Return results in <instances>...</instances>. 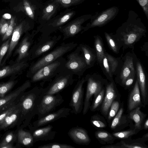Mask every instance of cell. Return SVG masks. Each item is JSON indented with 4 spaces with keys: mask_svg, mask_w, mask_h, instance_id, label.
I'll use <instances>...</instances> for the list:
<instances>
[{
    "mask_svg": "<svg viewBox=\"0 0 148 148\" xmlns=\"http://www.w3.org/2000/svg\"><path fill=\"white\" fill-rule=\"evenodd\" d=\"M145 27L139 20L129 19L117 30L114 36L123 50H133L134 45L145 35Z\"/></svg>",
    "mask_w": 148,
    "mask_h": 148,
    "instance_id": "cell-1",
    "label": "cell"
},
{
    "mask_svg": "<svg viewBox=\"0 0 148 148\" xmlns=\"http://www.w3.org/2000/svg\"><path fill=\"white\" fill-rule=\"evenodd\" d=\"M77 46V44L73 42L63 43L56 47L51 51L40 57L30 66L26 76L30 78L38 69L50 64L71 51Z\"/></svg>",
    "mask_w": 148,
    "mask_h": 148,
    "instance_id": "cell-2",
    "label": "cell"
},
{
    "mask_svg": "<svg viewBox=\"0 0 148 148\" xmlns=\"http://www.w3.org/2000/svg\"><path fill=\"white\" fill-rule=\"evenodd\" d=\"M43 88L38 86L33 88L24 93L21 103L22 113L28 123L37 114L39 106L43 96Z\"/></svg>",
    "mask_w": 148,
    "mask_h": 148,
    "instance_id": "cell-3",
    "label": "cell"
},
{
    "mask_svg": "<svg viewBox=\"0 0 148 148\" xmlns=\"http://www.w3.org/2000/svg\"><path fill=\"white\" fill-rule=\"evenodd\" d=\"M85 77L87 86L82 111L84 115L89 109L92 97L93 98L95 97L103 89L105 88L108 82L107 80L96 73L88 74Z\"/></svg>",
    "mask_w": 148,
    "mask_h": 148,
    "instance_id": "cell-4",
    "label": "cell"
},
{
    "mask_svg": "<svg viewBox=\"0 0 148 148\" xmlns=\"http://www.w3.org/2000/svg\"><path fill=\"white\" fill-rule=\"evenodd\" d=\"M66 59L61 57L37 71L30 78L31 82H41L42 86L47 82L51 81L65 68Z\"/></svg>",
    "mask_w": 148,
    "mask_h": 148,
    "instance_id": "cell-5",
    "label": "cell"
},
{
    "mask_svg": "<svg viewBox=\"0 0 148 148\" xmlns=\"http://www.w3.org/2000/svg\"><path fill=\"white\" fill-rule=\"evenodd\" d=\"M61 36H42L34 43L30 49L27 58L28 61L33 60L45 54L51 50L61 38Z\"/></svg>",
    "mask_w": 148,
    "mask_h": 148,
    "instance_id": "cell-6",
    "label": "cell"
},
{
    "mask_svg": "<svg viewBox=\"0 0 148 148\" xmlns=\"http://www.w3.org/2000/svg\"><path fill=\"white\" fill-rule=\"evenodd\" d=\"M73 75L71 71L65 68L50 81L47 87L43 88V95L59 94L73 84L74 82Z\"/></svg>",
    "mask_w": 148,
    "mask_h": 148,
    "instance_id": "cell-7",
    "label": "cell"
},
{
    "mask_svg": "<svg viewBox=\"0 0 148 148\" xmlns=\"http://www.w3.org/2000/svg\"><path fill=\"white\" fill-rule=\"evenodd\" d=\"M127 53L121 59V63L115 77V81L122 86L126 80L136 75L135 64L137 58L135 54Z\"/></svg>",
    "mask_w": 148,
    "mask_h": 148,
    "instance_id": "cell-8",
    "label": "cell"
},
{
    "mask_svg": "<svg viewBox=\"0 0 148 148\" xmlns=\"http://www.w3.org/2000/svg\"><path fill=\"white\" fill-rule=\"evenodd\" d=\"M78 46L72 52L67 55L65 67L80 79L87 69L82 53Z\"/></svg>",
    "mask_w": 148,
    "mask_h": 148,
    "instance_id": "cell-9",
    "label": "cell"
},
{
    "mask_svg": "<svg viewBox=\"0 0 148 148\" xmlns=\"http://www.w3.org/2000/svg\"><path fill=\"white\" fill-rule=\"evenodd\" d=\"M64 101L59 93L56 95H44L40 103L37 114L38 119L53 112Z\"/></svg>",
    "mask_w": 148,
    "mask_h": 148,
    "instance_id": "cell-10",
    "label": "cell"
},
{
    "mask_svg": "<svg viewBox=\"0 0 148 148\" xmlns=\"http://www.w3.org/2000/svg\"><path fill=\"white\" fill-rule=\"evenodd\" d=\"M86 82L85 77L79 80L75 86L72 93L69 105L71 112L75 114L82 111L84 105V88L83 85Z\"/></svg>",
    "mask_w": 148,
    "mask_h": 148,
    "instance_id": "cell-11",
    "label": "cell"
},
{
    "mask_svg": "<svg viewBox=\"0 0 148 148\" xmlns=\"http://www.w3.org/2000/svg\"><path fill=\"white\" fill-rule=\"evenodd\" d=\"M119 98L120 95L114 81L108 82L105 87L104 97L100 110L101 114L105 118L107 117L112 102Z\"/></svg>",
    "mask_w": 148,
    "mask_h": 148,
    "instance_id": "cell-12",
    "label": "cell"
},
{
    "mask_svg": "<svg viewBox=\"0 0 148 148\" xmlns=\"http://www.w3.org/2000/svg\"><path fill=\"white\" fill-rule=\"evenodd\" d=\"M30 27L23 23H21L16 26L11 36L8 51L3 58L0 66H3L12 54L13 50L23 35L27 32Z\"/></svg>",
    "mask_w": 148,
    "mask_h": 148,
    "instance_id": "cell-13",
    "label": "cell"
},
{
    "mask_svg": "<svg viewBox=\"0 0 148 148\" xmlns=\"http://www.w3.org/2000/svg\"><path fill=\"white\" fill-rule=\"evenodd\" d=\"M118 12V8L114 6L102 12L98 16L94 18L84 27L81 33H83L90 28L96 27H101L114 19Z\"/></svg>",
    "mask_w": 148,
    "mask_h": 148,
    "instance_id": "cell-14",
    "label": "cell"
},
{
    "mask_svg": "<svg viewBox=\"0 0 148 148\" xmlns=\"http://www.w3.org/2000/svg\"><path fill=\"white\" fill-rule=\"evenodd\" d=\"M37 33L34 32L31 34L28 32L25 33L15 52L14 54L17 55L15 62H19L27 59L29 50L34 42L35 36Z\"/></svg>",
    "mask_w": 148,
    "mask_h": 148,
    "instance_id": "cell-15",
    "label": "cell"
},
{
    "mask_svg": "<svg viewBox=\"0 0 148 148\" xmlns=\"http://www.w3.org/2000/svg\"><path fill=\"white\" fill-rule=\"evenodd\" d=\"M109 124L110 128L114 132L122 131L128 126L134 128L133 122L124 112L123 103H121L118 112Z\"/></svg>",
    "mask_w": 148,
    "mask_h": 148,
    "instance_id": "cell-16",
    "label": "cell"
},
{
    "mask_svg": "<svg viewBox=\"0 0 148 148\" xmlns=\"http://www.w3.org/2000/svg\"><path fill=\"white\" fill-rule=\"evenodd\" d=\"M71 112V109L63 107L57 111L52 112L42 118L38 119L33 123V130L40 127L59 119L66 118Z\"/></svg>",
    "mask_w": 148,
    "mask_h": 148,
    "instance_id": "cell-17",
    "label": "cell"
},
{
    "mask_svg": "<svg viewBox=\"0 0 148 148\" xmlns=\"http://www.w3.org/2000/svg\"><path fill=\"white\" fill-rule=\"evenodd\" d=\"M135 66L136 79L138 83L141 99L145 106L148 103L147 82L146 73L141 64L137 58Z\"/></svg>",
    "mask_w": 148,
    "mask_h": 148,
    "instance_id": "cell-18",
    "label": "cell"
},
{
    "mask_svg": "<svg viewBox=\"0 0 148 148\" xmlns=\"http://www.w3.org/2000/svg\"><path fill=\"white\" fill-rule=\"evenodd\" d=\"M27 59L19 62L3 66L0 69V80L9 76L14 77L21 74L29 66Z\"/></svg>",
    "mask_w": 148,
    "mask_h": 148,
    "instance_id": "cell-19",
    "label": "cell"
},
{
    "mask_svg": "<svg viewBox=\"0 0 148 148\" xmlns=\"http://www.w3.org/2000/svg\"><path fill=\"white\" fill-rule=\"evenodd\" d=\"M68 134L74 143L78 145H88L91 142L87 131L78 126L70 129Z\"/></svg>",
    "mask_w": 148,
    "mask_h": 148,
    "instance_id": "cell-20",
    "label": "cell"
},
{
    "mask_svg": "<svg viewBox=\"0 0 148 148\" xmlns=\"http://www.w3.org/2000/svg\"><path fill=\"white\" fill-rule=\"evenodd\" d=\"M127 105L128 112L138 107H145L142 101L138 83L136 79L129 93Z\"/></svg>",
    "mask_w": 148,
    "mask_h": 148,
    "instance_id": "cell-21",
    "label": "cell"
},
{
    "mask_svg": "<svg viewBox=\"0 0 148 148\" xmlns=\"http://www.w3.org/2000/svg\"><path fill=\"white\" fill-rule=\"evenodd\" d=\"M85 21L84 18L79 19L63 27L60 28V31L63 35V40L72 38L82 30H83L84 27L82 25Z\"/></svg>",
    "mask_w": 148,
    "mask_h": 148,
    "instance_id": "cell-22",
    "label": "cell"
},
{
    "mask_svg": "<svg viewBox=\"0 0 148 148\" xmlns=\"http://www.w3.org/2000/svg\"><path fill=\"white\" fill-rule=\"evenodd\" d=\"M53 126L49 124L42 127H39L33 130L32 134L34 143L39 141H47L53 139L56 132L53 130Z\"/></svg>",
    "mask_w": 148,
    "mask_h": 148,
    "instance_id": "cell-23",
    "label": "cell"
},
{
    "mask_svg": "<svg viewBox=\"0 0 148 148\" xmlns=\"http://www.w3.org/2000/svg\"><path fill=\"white\" fill-rule=\"evenodd\" d=\"M31 83L30 80H27L12 92L0 98V107L6 105L12 102L19 95H23L24 92L31 87Z\"/></svg>",
    "mask_w": 148,
    "mask_h": 148,
    "instance_id": "cell-24",
    "label": "cell"
},
{
    "mask_svg": "<svg viewBox=\"0 0 148 148\" xmlns=\"http://www.w3.org/2000/svg\"><path fill=\"white\" fill-rule=\"evenodd\" d=\"M140 107H137L128 112V118L134 123L135 129L140 131L143 129V126L147 114L140 110Z\"/></svg>",
    "mask_w": 148,
    "mask_h": 148,
    "instance_id": "cell-25",
    "label": "cell"
},
{
    "mask_svg": "<svg viewBox=\"0 0 148 148\" xmlns=\"http://www.w3.org/2000/svg\"><path fill=\"white\" fill-rule=\"evenodd\" d=\"M84 58L87 69L93 67L97 61L95 50L85 44L81 43L78 46Z\"/></svg>",
    "mask_w": 148,
    "mask_h": 148,
    "instance_id": "cell-26",
    "label": "cell"
},
{
    "mask_svg": "<svg viewBox=\"0 0 148 148\" xmlns=\"http://www.w3.org/2000/svg\"><path fill=\"white\" fill-rule=\"evenodd\" d=\"M21 104L20 107L17 106L13 111L5 118L0 124V129H5L13 124L17 120L19 114L21 112Z\"/></svg>",
    "mask_w": 148,
    "mask_h": 148,
    "instance_id": "cell-27",
    "label": "cell"
},
{
    "mask_svg": "<svg viewBox=\"0 0 148 148\" xmlns=\"http://www.w3.org/2000/svg\"><path fill=\"white\" fill-rule=\"evenodd\" d=\"M94 135L97 139L102 145L113 144L116 140L112 133L105 130L96 131L95 132Z\"/></svg>",
    "mask_w": 148,
    "mask_h": 148,
    "instance_id": "cell-28",
    "label": "cell"
},
{
    "mask_svg": "<svg viewBox=\"0 0 148 148\" xmlns=\"http://www.w3.org/2000/svg\"><path fill=\"white\" fill-rule=\"evenodd\" d=\"M94 47L97 56V61L99 64L104 56L105 50L104 49L102 38L98 35L94 36Z\"/></svg>",
    "mask_w": 148,
    "mask_h": 148,
    "instance_id": "cell-29",
    "label": "cell"
},
{
    "mask_svg": "<svg viewBox=\"0 0 148 148\" xmlns=\"http://www.w3.org/2000/svg\"><path fill=\"white\" fill-rule=\"evenodd\" d=\"M17 136L19 142L22 145L29 147L33 146L34 139L30 132L20 129L18 132Z\"/></svg>",
    "mask_w": 148,
    "mask_h": 148,
    "instance_id": "cell-30",
    "label": "cell"
},
{
    "mask_svg": "<svg viewBox=\"0 0 148 148\" xmlns=\"http://www.w3.org/2000/svg\"><path fill=\"white\" fill-rule=\"evenodd\" d=\"M123 148H148V146L142 138L120 141Z\"/></svg>",
    "mask_w": 148,
    "mask_h": 148,
    "instance_id": "cell-31",
    "label": "cell"
},
{
    "mask_svg": "<svg viewBox=\"0 0 148 148\" xmlns=\"http://www.w3.org/2000/svg\"><path fill=\"white\" fill-rule=\"evenodd\" d=\"M139 131L134 128H130L127 130L113 132L112 134L116 139L125 140L132 139L133 136L136 134Z\"/></svg>",
    "mask_w": 148,
    "mask_h": 148,
    "instance_id": "cell-32",
    "label": "cell"
},
{
    "mask_svg": "<svg viewBox=\"0 0 148 148\" xmlns=\"http://www.w3.org/2000/svg\"><path fill=\"white\" fill-rule=\"evenodd\" d=\"M113 76L116 75L118 72L120 66L121 59L120 57L115 58L106 52H105Z\"/></svg>",
    "mask_w": 148,
    "mask_h": 148,
    "instance_id": "cell-33",
    "label": "cell"
},
{
    "mask_svg": "<svg viewBox=\"0 0 148 148\" xmlns=\"http://www.w3.org/2000/svg\"><path fill=\"white\" fill-rule=\"evenodd\" d=\"M104 35L109 48L114 53L118 54L121 48L120 45L112 34L105 32Z\"/></svg>",
    "mask_w": 148,
    "mask_h": 148,
    "instance_id": "cell-34",
    "label": "cell"
},
{
    "mask_svg": "<svg viewBox=\"0 0 148 148\" xmlns=\"http://www.w3.org/2000/svg\"><path fill=\"white\" fill-rule=\"evenodd\" d=\"M90 121L92 125L97 129H103L107 126V123L105 118L98 114L92 115Z\"/></svg>",
    "mask_w": 148,
    "mask_h": 148,
    "instance_id": "cell-35",
    "label": "cell"
},
{
    "mask_svg": "<svg viewBox=\"0 0 148 148\" xmlns=\"http://www.w3.org/2000/svg\"><path fill=\"white\" fill-rule=\"evenodd\" d=\"M105 88L103 89L93 98V102L90 104L89 109L92 112H95L100 110L103 101L105 93Z\"/></svg>",
    "mask_w": 148,
    "mask_h": 148,
    "instance_id": "cell-36",
    "label": "cell"
},
{
    "mask_svg": "<svg viewBox=\"0 0 148 148\" xmlns=\"http://www.w3.org/2000/svg\"><path fill=\"white\" fill-rule=\"evenodd\" d=\"M14 77L8 81L0 83V98L5 95L18 82V80H15Z\"/></svg>",
    "mask_w": 148,
    "mask_h": 148,
    "instance_id": "cell-37",
    "label": "cell"
},
{
    "mask_svg": "<svg viewBox=\"0 0 148 148\" xmlns=\"http://www.w3.org/2000/svg\"><path fill=\"white\" fill-rule=\"evenodd\" d=\"M121 105L120 98L114 100L112 103L106 118L107 122L109 123L118 112Z\"/></svg>",
    "mask_w": 148,
    "mask_h": 148,
    "instance_id": "cell-38",
    "label": "cell"
},
{
    "mask_svg": "<svg viewBox=\"0 0 148 148\" xmlns=\"http://www.w3.org/2000/svg\"><path fill=\"white\" fill-rule=\"evenodd\" d=\"M103 73L109 82L114 81L111 69L108 62L107 57L105 54L101 63L99 64Z\"/></svg>",
    "mask_w": 148,
    "mask_h": 148,
    "instance_id": "cell-39",
    "label": "cell"
},
{
    "mask_svg": "<svg viewBox=\"0 0 148 148\" xmlns=\"http://www.w3.org/2000/svg\"><path fill=\"white\" fill-rule=\"evenodd\" d=\"M57 7L56 4L54 3L50 4L47 6L43 10L42 19L49 20L55 12Z\"/></svg>",
    "mask_w": 148,
    "mask_h": 148,
    "instance_id": "cell-40",
    "label": "cell"
},
{
    "mask_svg": "<svg viewBox=\"0 0 148 148\" xmlns=\"http://www.w3.org/2000/svg\"><path fill=\"white\" fill-rule=\"evenodd\" d=\"M74 13L73 12H68L52 23L49 24V25H51L53 28L54 29L60 27L65 23L71 18Z\"/></svg>",
    "mask_w": 148,
    "mask_h": 148,
    "instance_id": "cell-41",
    "label": "cell"
},
{
    "mask_svg": "<svg viewBox=\"0 0 148 148\" xmlns=\"http://www.w3.org/2000/svg\"><path fill=\"white\" fill-rule=\"evenodd\" d=\"M38 148H75L74 146L69 144L58 143H51L39 146Z\"/></svg>",
    "mask_w": 148,
    "mask_h": 148,
    "instance_id": "cell-42",
    "label": "cell"
},
{
    "mask_svg": "<svg viewBox=\"0 0 148 148\" xmlns=\"http://www.w3.org/2000/svg\"><path fill=\"white\" fill-rule=\"evenodd\" d=\"M15 26V18L12 17L10 20V23L7 30L4 35L2 36V41H5L11 36Z\"/></svg>",
    "mask_w": 148,
    "mask_h": 148,
    "instance_id": "cell-43",
    "label": "cell"
},
{
    "mask_svg": "<svg viewBox=\"0 0 148 148\" xmlns=\"http://www.w3.org/2000/svg\"><path fill=\"white\" fill-rule=\"evenodd\" d=\"M23 7L26 14L32 19L34 18V9L27 0H23Z\"/></svg>",
    "mask_w": 148,
    "mask_h": 148,
    "instance_id": "cell-44",
    "label": "cell"
},
{
    "mask_svg": "<svg viewBox=\"0 0 148 148\" xmlns=\"http://www.w3.org/2000/svg\"><path fill=\"white\" fill-rule=\"evenodd\" d=\"M11 36L4 41L0 47V66L9 48Z\"/></svg>",
    "mask_w": 148,
    "mask_h": 148,
    "instance_id": "cell-45",
    "label": "cell"
},
{
    "mask_svg": "<svg viewBox=\"0 0 148 148\" xmlns=\"http://www.w3.org/2000/svg\"><path fill=\"white\" fill-rule=\"evenodd\" d=\"M10 21H7L3 18L0 20V35L2 36L5 33L9 25Z\"/></svg>",
    "mask_w": 148,
    "mask_h": 148,
    "instance_id": "cell-46",
    "label": "cell"
},
{
    "mask_svg": "<svg viewBox=\"0 0 148 148\" xmlns=\"http://www.w3.org/2000/svg\"><path fill=\"white\" fill-rule=\"evenodd\" d=\"M82 0H55L56 3L60 4L63 6L68 7L80 2Z\"/></svg>",
    "mask_w": 148,
    "mask_h": 148,
    "instance_id": "cell-47",
    "label": "cell"
},
{
    "mask_svg": "<svg viewBox=\"0 0 148 148\" xmlns=\"http://www.w3.org/2000/svg\"><path fill=\"white\" fill-rule=\"evenodd\" d=\"M16 107V106L11 107L0 114V124L6 116L13 111Z\"/></svg>",
    "mask_w": 148,
    "mask_h": 148,
    "instance_id": "cell-48",
    "label": "cell"
},
{
    "mask_svg": "<svg viewBox=\"0 0 148 148\" xmlns=\"http://www.w3.org/2000/svg\"><path fill=\"white\" fill-rule=\"evenodd\" d=\"M142 8L147 18H148V0H136Z\"/></svg>",
    "mask_w": 148,
    "mask_h": 148,
    "instance_id": "cell-49",
    "label": "cell"
},
{
    "mask_svg": "<svg viewBox=\"0 0 148 148\" xmlns=\"http://www.w3.org/2000/svg\"><path fill=\"white\" fill-rule=\"evenodd\" d=\"M135 76H131L126 80L122 86L125 89L129 88L132 86L135 80Z\"/></svg>",
    "mask_w": 148,
    "mask_h": 148,
    "instance_id": "cell-50",
    "label": "cell"
},
{
    "mask_svg": "<svg viewBox=\"0 0 148 148\" xmlns=\"http://www.w3.org/2000/svg\"><path fill=\"white\" fill-rule=\"evenodd\" d=\"M14 135L12 132L8 134L5 136L2 143H11L14 138Z\"/></svg>",
    "mask_w": 148,
    "mask_h": 148,
    "instance_id": "cell-51",
    "label": "cell"
},
{
    "mask_svg": "<svg viewBox=\"0 0 148 148\" xmlns=\"http://www.w3.org/2000/svg\"><path fill=\"white\" fill-rule=\"evenodd\" d=\"M101 148H123L121 142L115 144H109L101 147Z\"/></svg>",
    "mask_w": 148,
    "mask_h": 148,
    "instance_id": "cell-52",
    "label": "cell"
},
{
    "mask_svg": "<svg viewBox=\"0 0 148 148\" xmlns=\"http://www.w3.org/2000/svg\"><path fill=\"white\" fill-rule=\"evenodd\" d=\"M11 143H6L1 142L0 143V148H14Z\"/></svg>",
    "mask_w": 148,
    "mask_h": 148,
    "instance_id": "cell-53",
    "label": "cell"
},
{
    "mask_svg": "<svg viewBox=\"0 0 148 148\" xmlns=\"http://www.w3.org/2000/svg\"><path fill=\"white\" fill-rule=\"evenodd\" d=\"M142 50L145 51L148 56V42H145L143 45L141 47Z\"/></svg>",
    "mask_w": 148,
    "mask_h": 148,
    "instance_id": "cell-54",
    "label": "cell"
},
{
    "mask_svg": "<svg viewBox=\"0 0 148 148\" xmlns=\"http://www.w3.org/2000/svg\"><path fill=\"white\" fill-rule=\"evenodd\" d=\"M143 129L147 130L148 129V119L147 118L145 119L143 124Z\"/></svg>",
    "mask_w": 148,
    "mask_h": 148,
    "instance_id": "cell-55",
    "label": "cell"
},
{
    "mask_svg": "<svg viewBox=\"0 0 148 148\" xmlns=\"http://www.w3.org/2000/svg\"><path fill=\"white\" fill-rule=\"evenodd\" d=\"M144 141L145 142L148 140V132L144 134L141 137Z\"/></svg>",
    "mask_w": 148,
    "mask_h": 148,
    "instance_id": "cell-56",
    "label": "cell"
},
{
    "mask_svg": "<svg viewBox=\"0 0 148 148\" xmlns=\"http://www.w3.org/2000/svg\"><path fill=\"white\" fill-rule=\"evenodd\" d=\"M3 18L4 19H9L11 18V15L9 14H5L3 16Z\"/></svg>",
    "mask_w": 148,
    "mask_h": 148,
    "instance_id": "cell-57",
    "label": "cell"
},
{
    "mask_svg": "<svg viewBox=\"0 0 148 148\" xmlns=\"http://www.w3.org/2000/svg\"></svg>",
    "mask_w": 148,
    "mask_h": 148,
    "instance_id": "cell-58",
    "label": "cell"
}]
</instances>
